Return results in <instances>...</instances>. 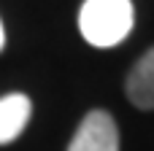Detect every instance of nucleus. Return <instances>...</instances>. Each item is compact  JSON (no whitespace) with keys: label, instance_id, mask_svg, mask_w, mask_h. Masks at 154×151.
Returning <instances> with one entry per match:
<instances>
[{"label":"nucleus","instance_id":"obj_4","mask_svg":"<svg viewBox=\"0 0 154 151\" xmlns=\"http://www.w3.org/2000/svg\"><path fill=\"white\" fill-rule=\"evenodd\" d=\"M127 97L133 105L149 111L154 108V49H149L127 76Z\"/></svg>","mask_w":154,"mask_h":151},{"label":"nucleus","instance_id":"obj_1","mask_svg":"<svg viewBox=\"0 0 154 151\" xmlns=\"http://www.w3.org/2000/svg\"><path fill=\"white\" fill-rule=\"evenodd\" d=\"M133 19L130 0H87L79 11V30L89 46L111 49L130 35Z\"/></svg>","mask_w":154,"mask_h":151},{"label":"nucleus","instance_id":"obj_2","mask_svg":"<svg viewBox=\"0 0 154 151\" xmlns=\"http://www.w3.org/2000/svg\"><path fill=\"white\" fill-rule=\"evenodd\" d=\"M68 151H119V130L111 113L89 111L79 124Z\"/></svg>","mask_w":154,"mask_h":151},{"label":"nucleus","instance_id":"obj_5","mask_svg":"<svg viewBox=\"0 0 154 151\" xmlns=\"http://www.w3.org/2000/svg\"><path fill=\"white\" fill-rule=\"evenodd\" d=\"M3 46H5V30H3V22H0V51H3Z\"/></svg>","mask_w":154,"mask_h":151},{"label":"nucleus","instance_id":"obj_3","mask_svg":"<svg viewBox=\"0 0 154 151\" xmlns=\"http://www.w3.org/2000/svg\"><path fill=\"white\" fill-rule=\"evenodd\" d=\"M30 113H32V103L27 95L14 92V95L0 97V146L22 135V130L30 122Z\"/></svg>","mask_w":154,"mask_h":151}]
</instances>
